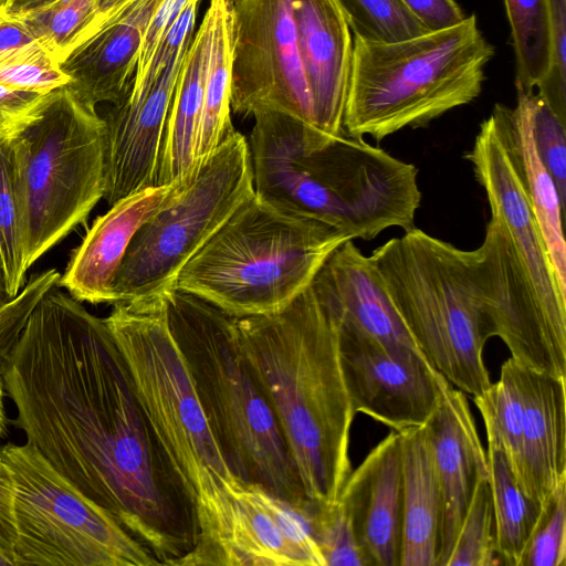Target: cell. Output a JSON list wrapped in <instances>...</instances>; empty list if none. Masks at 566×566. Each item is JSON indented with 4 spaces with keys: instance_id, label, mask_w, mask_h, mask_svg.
<instances>
[{
    "instance_id": "6da1fadb",
    "label": "cell",
    "mask_w": 566,
    "mask_h": 566,
    "mask_svg": "<svg viewBox=\"0 0 566 566\" xmlns=\"http://www.w3.org/2000/svg\"><path fill=\"white\" fill-rule=\"evenodd\" d=\"M2 371L27 442L160 565L177 566L197 544L196 499L156 437L104 318L55 283Z\"/></svg>"
},
{
    "instance_id": "7a4b0ae2",
    "label": "cell",
    "mask_w": 566,
    "mask_h": 566,
    "mask_svg": "<svg viewBox=\"0 0 566 566\" xmlns=\"http://www.w3.org/2000/svg\"><path fill=\"white\" fill-rule=\"evenodd\" d=\"M234 321L306 497L316 505L337 503L352 472L356 415L340 364L337 317L311 284L280 311Z\"/></svg>"
},
{
    "instance_id": "3957f363",
    "label": "cell",
    "mask_w": 566,
    "mask_h": 566,
    "mask_svg": "<svg viewBox=\"0 0 566 566\" xmlns=\"http://www.w3.org/2000/svg\"><path fill=\"white\" fill-rule=\"evenodd\" d=\"M166 304L170 332L228 470L305 514L313 503L243 353L234 317L176 289L166 293Z\"/></svg>"
},
{
    "instance_id": "277c9868",
    "label": "cell",
    "mask_w": 566,
    "mask_h": 566,
    "mask_svg": "<svg viewBox=\"0 0 566 566\" xmlns=\"http://www.w3.org/2000/svg\"><path fill=\"white\" fill-rule=\"evenodd\" d=\"M494 55L474 13L398 41L353 36L343 129L379 142L403 128L426 126L480 95Z\"/></svg>"
},
{
    "instance_id": "5b68a950",
    "label": "cell",
    "mask_w": 566,
    "mask_h": 566,
    "mask_svg": "<svg viewBox=\"0 0 566 566\" xmlns=\"http://www.w3.org/2000/svg\"><path fill=\"white\" fill-rule=\"evenodd\" d=\"M347 240L321 220L281 210L253 193L184 265L174 289L233 317L273 313L306 290Z\"/></svg>"
},
{
    "instance_id": "8992f818",
    "label": "cell",
    "mask_w": 566,
    "mask_h": 566,
    "mask_svg": "<svg viewBox=\"0 0 566 566\" xmlns=\"http://www.w3.org/2000/svg\"><path fill=\"white\" fill-rule=\"evenodd\" d=\"M405 327L430 364L472 397L491 379L483 349L493 337L470 251L416 227L370 255Z\"/></svg>"
},
{
    "instance_id": "52a82bcc",
    "label": "cell",
    "mask_w": 566,
    "mask_h": 566,
    "mask_svg": "<svg viewBox=\"0 0 566 566\" xmlns=\"http://www.w3.org/2000/svg\"><path fill=\"white\" fill-rule=\"evenodd\" d=\"M28 268L84 223L105 192V123L69 84L11 140Z\"/></svg>"
},
{
    "instance_id": "ba28073f",
    "label": "cell",
    "mask_w": 566,
    "mask_h": 566,
    "mask_svg": "<svg viewBox=\"0 0 566 566\" xmlns=\"http://www.w3.org/2000/svg\"><path fill=\"white\" fill-rule=\"evenodd\" d=\"M253 193L248 139L234 130L174 182L137 230L114 279V304L172 290L184 265Z\"/></svg>"
},
{
    "instance_id": "9c48e42d",
    "label": "cell",
    "mask_w": 566,
    "mask_h": 566,
    "mask_svg": "<svg viewBox=\"0 0 566 566\" xmlns=\"http://www.w3.org/2000/svg\"><path fill=\"white\" fill-rule=\"evenodd\" d=\"M14 496V566H157L154 554L29 442L0 446Z\"/></svg>"
},
{
    "instance_id": "30bf717a",
    "label": "cell",
    "mask_w": 566,
    "mask_h": 566,
    "mask_svg": "<svg viewBox=\"0 0 566 566\" xmlns=\"http://www.w3.org/2000/svg\"><path fill=\"white\" fill-rule=\"evenodd\" d=\"M104 318L137 399L174 468L196 499L205 472L232 476L212 438L167 318L166 293L117 302Z\"/></svg>"
},
{
    "instance_id": "8fae6325",
    "label": "cell",
    "mask_w": 566,
    "mask_h": 566,
    "mask_svg": "<svg viewBox=\"0 0 566 566\" xmlns=\"http://www.w3.org/2000/svg\"><path fill=\"white\" fill-rule=\"evenodd\" d=\"M198 539L178 566H325L304 513L264 488L205 473Z\"/></svg>"
},
{
    "instance_id": "7c38bea8",
    "label": "cell",
    "mask_w": 566,
    "mask_h": 566,
    "mask_svg": "<svg viewBox=\"0 0 566 566\" xmlns=\"http://www.w3.org/2000/svg\"><path fill=\"white\" fill-rule=\"evenodd\" d=\"M292 3L240 0L233 4L231 109L242 116L279 109L315 132Z\"/></svg>"
},
{
    "instance_id": "4fadbf2b",
    "label": "cell",
    "mask_w": 566,
    "mask_h": 566,
    "mask_svg": "<svg viewBox=\"0 0 566 566\" xmlns=\"http://www.w3.org/2000/svg\"><path fill=\"white\" fill-rule=\"evenodd\" d=\"M335 316L340 364L354 411L397 432L424 427L450 382L420 350L381 342Z\"/></svg>"
},
{
    "instance_id": "5bb4252c",
    "label": "cell",
    "mask_w": 566,
    "mask_h": 566,
    "mask_svg": "<svg viewBox=\"0 0 566 566\" xmlns=\"http://www.w3.org/2000/svg\"><path fill=\"white\" fill-rule=\"evenodd\" d=\"M189 48V46H188ZM188 48L147 87L130 90L113 104L105 123V192L108 206L157 186L166 122Z\"/></svg>"
},
{
    "instance_id": "9a60e30c",
    "label": "cell",
    "mask_w": 566,
    "mask_h": 566,
    "mask_svg": "<svg viewBox=\"0 0 566 566\" xmlns=\"http://www.w3.org/2000/svg\"><path fill=\"white\" fill-rule=\"evenodd\" d=\"M292 6L314 129L335 138L344 133L353 33L337 0H293Z\"/></svg>"
},
{
    "instance_id": "2e32d148",
    "label": "cell",
    "mask_w": 566,
    "mask_h": 566,
    "mask_svg": "<svg viewBox=\"0 0 566 566\" xmlns=\"http://www.w3.org/2000/svg\"><path fill=\"white\" fill-rule=\"evenodd\" d=\"M423 429L442 497L437 566H446L474 490L480 480L489 476L488 455L465 394L451 384Z\"/></svg>"
},
{
    "instance_id": "e0dca14e",
    "label": "cell",
    "mask_w": 566,
    "mask_h": 566,
    "mask_svg": "<svg viewBox=\"0 0 566 566\" xmlns=\"http://www.w3.org/2000/svg\"><path fill=\"white\" fill-rule=\"evenodd\" d=\"M370 566H399L402 525L400 434L392 430L350 472L338 501Z\"/></svg>"
},
{
    "instance_id": "ac0fdd59",
    "label": "cell",
    "mask_w": 566,
    "mask_h": 566,
    "mask_svg": "<svg viewBox=\"0 0 566 566\" xmlns=\"http://www.w3.org/2000/svg\"><path fill=\"white\" fill-rule=\"evenodd\" d=\"M161 0H130L61 63L87 103L117 104L130 90L144 34Z\"/></svg>"
},
{
    "instance_id": "d6986e66",
    "label": "cell",
    "mask_w": 566,
    "mask_h": 566,
    "mask_svg": "<svg viewBox=\"0 0 566 566\" xmlns=\"http://www.w3.org/2000/svg\"><path fill=\"white\" fill-rule=\"evenodd\" d=\"M172 186L148 187L109 206L74 250L59 285L78 302L114 304L113 283L127 248Z\"/></svg>"
},
{
    "instance_id": "ffe728a7",
    "label": "cell",
    "mask_w": 566,
    "mask_h": 566,
    "mask_svg": "<svg viewBox=\"0 0 566 566\" xmlns=\"http://www.w3.org/2000/svg\"><path fill=\"white\" fill-rule=\"evenodd\" d=\"M523 401L517 481L536 504L566 481V377L517 363Z\"/></svg>"
},
{
    "instance_id": "44dd1931",
    "label": "cell",
    "mask_w": 566,
    "mask_h": 566,
    "mask_svg": "<svg viewBox=\"0 0 566 566\" xmlns=\"http://www.w3.org/2000/svg\"><path fill=\"white\" fill-rule=\"evenodd\" d=\"M312 286L338 317L381 342L420 350L397 314L373 260L353 240L327 258Z\"/></svg>"
},
{
    "instance_id": "7402d4cb",
    "label": "cell",
    "mask_w": 566,
    "mask_h": 566,
    "mask_svg": "<svg viewBox=\"0 0 566 566\" xmlns=\"http://www.w3.org/2000/svg\"><path fill=\"white\" fill-rule=\"evenodd\" d=\"M532 92L516 88L515 107L497 103L490 116L535 214L557 282L566 292V243L563 232L565 205L536 149Z\"/></svg>"
},
{
    "instance_id": "603a6c76",
    "label": "cell",
    "mask_w": 566,
    "mask_h": 566,
    "mask_svg": "<svg viewBox=\"0 0 566 566\" xmlns=\"http://www.w3.org/2000/svg\"><path fill=\"white\" fill-rule=\"evenodd\" d=\"M399 434L402 479L399 566H437L442 497L431 449L423 427Z\"/></svg>"
},
{
    "instance_id": "cb8c5ba5",
    "label": "cell",
    "mask_w": 566,
    "mask_h": 566,
    "mask_svg": "<svg viewBox=\"0 0 566 566\" xmlns=\"http://www.w3.org/2000/svg\"><path fill=\"white\" fill-rule=\"evenodd\" d=\"M211 36L212 18L207 10L178 74L165 127L157 186L178 181L195 166V145L203 104Z\"/></svg>"
},
{
    "instance_id": "d4e9b609",
    "label": "cell",
    "mask_w": 566,
    "mask_h": 566,
    "mask_svg": "<svg viewBox=\"0 0 566 566\" xmlns=\"http://www.w3.org/2000/svg\"><path fill=\"white\" fill-rule=\"evenodd\" d=\"M231 0H210L212 36L203 104L195 145V165L208 157L235 129L231 122Z\"/></svg>"
},
{
    "instance_id": "484cf974",
    "label": "cell",
    "mask_w": 566,
    "mask_h": 566,
    "mask_svg": "<svg viewBox=\"0 0 566 566\" xmlns=\"http://www.w3.org/2000/svg\"><path fill=\"white\" fill-rule=\"evenodd\" d=\"M486 455L496 555L517 566L541 506L525 494L500 446L489 443Z\"/></svg>"
},
{
    "instance_id": "4316f807",
    "label": "cell",
    "mask_w": 566,
    "mask_h": 566,
    "mask_svg": "<svg viewBox=\"0 0 566 566\" xmlns=\"http://www.w3.org/2000/svg\"><path fill=\"white\" fill-rule=\"evenodd\" d=\"M515 55V88L536 91L552 65L547 0H503Z\"/></svg>"
},
{
    "instance_id": "83f0119b",
    "label": "cell",
    "mask_w": 566,
    "mask_h": 566,
    "mask_svg": "<svg viewBox=\"0 0 566 566\" xmlns=\"http://www.w3.org/2000/svg\"><path fill=\"white\" fill-rule=\"evenodd\" d=\"M488 434V443L502 448L516 476L522 450L523 401L517 380V361L507 358L500 378L480 395L472 397Z\"/></svg>"
},
{
    "instance_id": "f1b7e54d",
    "label": "cell",
    "mask_w": 566,
    "mask_h": 566,
    "mask_svg": "<svg viewBox=\"0 0 566 566\" xmlns=\"http://www.w3.org/2000/svg\"><path fill=\"white\" fill-rule=\"evenodd\" d=\"M34 40L61 63L95 33L96 0H56L20 15Z\"/></svg>"
},
{
    "instance_id": "f546056e",
    "label": "cell",
    "mask_w": 566,
    "mask_h": 566,
    "mask_svg": "<svg viewBox=\"0 0 566 566\" xmlns=\"http://www.w3.org/2000/svg\"><path fill=\"white\" fill-rule=\"evenodd\" d=\"M10 146L11 140L0 142V259L7 293L12 298L25 284L28 268L24 262Z\"/></svg>"
},
{
    "instance_id": "4dcf8cb0",
    "label": "cell",
    "mask_w": 566,
    "mask_h": 566,
    "mask_svg": "<svg viewBox=\"0 0 566 566\" xmlns=\"http://www.w3.org/2000/svg\"><path fill=\"white\" fill-rule=\"evenodd\" d=\"M494 513L489 476L478 483L446 566H493Z\"/></svg>"
},
{
    "instance_id": "1f68e13d",
    "label": "cell",
    "mask_w": 566,
    "mask_h": 566,
    "mask_svg": "<svg viewBox=\"0 0 566 566\" xmlns=\"http://www.w3.org/2000/svg\"><path fill=\"white\" fill-rule=\"evenodd\" d=\"M353 36L390 42L428 31L399 0H337Z\"/></svg>"
},
{
    "instance_id": "d6a6232c",
    "label": "cell",
    "mask_w": 566,
    "mask_h": 566,
    "mask_svg": "<svg viewBox=\"0 0 566 566\" xmlns=\"http://www.w3.org/2000/svg\"><path fill=\"white\" fill-rule=\"evenodd\" d=\"M566 481L544 501L517 566H565Z\"/></svg>"
},
{
    "instance_id": "836d02e7",
    "label": "cell",
    "mask_w": 566,
    "mask_h": 566,
    "mask_svg": "<svg viewBox=\"0 0 566 566\" xmlns=\"http://www.w3.org/2000/svg\"><path fill=\"white\" fill-rule=\"evenodd\" d=\"M306 517L325 566H370L339 502L333 505L314 504Z\"/></svg>"
},
{
    "instance_id": "e575fe53",
    "label": "cell",
    "mask_w": 566,
    "mask_h": 566,
    "mask_svg": "<svg viewBox=\"0 0 566 566\" xmlns=\"http://www.w3.org/2000/svg\"><path fill=\"white\" fill-rule=\"evenodd\" d=\"M69 83L60 63L36 41L0 55L1 85L48 94Z\"/></svg>"
},
{
    "instance_id": "d590c367",
    "label": "cell",
    "mask_w": 566,
    "mask_h": 566,
    "mask_svg": "<svg viewBox=\"0 0 566 566\" xmlns=\"http://www.w3.org/2000/svg\"><path fill=\"white\" fill-rule=\"evenodd\" d=\"M533 135L538 155L552 176L565 205L566 200V122L548 103L532 92Z\"/></svg>"
},
{
    "instance_id": "8d00e7d4",
    "label": "cell",
    "mask_w": 566,
    "mask_h": 566,
    "mask_svg": "<svg viewBox=\"0 0 566 566\" xmlns=\"http://www.w3.org/2000/svg\"><path fill=\"white\" fill-rule=\"evenodd\" d=\"M547 1L552 25V65L535 92L566 122V0Z\"/></svg>"
},
{
    "instance_id": "74e56055",
    "label": "cell",
    "mask_w": 566,
    "mask_h": 566,
    "mask_svg": "<svg viewBox=\"0 0 566 566\" xmlns=\"http://www.w3.org/2000/svg\"><path fill=\"white\" fill-rule=\"evenodd\" d=\"M200 0L192 1L159 40L144 73L133 82L132 88L147 87L161 70L178 57L190 44L193 36L197 10Z\"/></svg>"
},
{
    "instance_id": "f35d334b",
    "label": "cell",
    "mask_w": 566,
    "mask_h": 566,
    "mask_svg": "<svg viewBox=\"0 0 566 566\" xmlns=\"http://www.w3.org/2000/svg\"><path fill=\"white\" fill-rule=\"evenodd\" d=\"M48 94L0 84V142L14 139L32 123L39 116Z\"/></svg>"
},
{
    "instance_id": "ab89813d",
    "label": "cell",
    "mask_w": 566,
    "mask_h": 566,
    "mask_svg": "<svg viewBox=\"0 0 566 566\" xmlns=\"http://www.w3.org/2000/svg\"><path fill=\"white\" fill-rule=\"evenodd\" d=\"M195 0H161L146 28L134 81L144 73L159 40L182 11Z\"/></svg>"
},
{
    "instance_id": "60d3db41",
    "label": "cell",
    "mask_w": 566,
    "mask_h": 566,
    "mask_svg": "<svg viewBox=\"0 0 566 566\" xmlns=\"http://www.w3.org/2000/svg\"><path fill=\"white\" fill-rule=\"evenodd\" d=\"M13 481L11 472L0 455V565H13L15 523L13 511Z\"/></svg>"
},
{
    "instance_id": "b9f144b4",
    "label": "cell",
    "mask_w": 566,
    "mask_h": 566,
    "mask_svg": "<svg viewBox=\"0 0 566 566\" xmlns=\"http://www.w3.org/2000/svg\"><path fill=\"white\" fill-rule=\"evenodd\" d=\"M427 30L443 29L467 15L455 0H399Z\"/></svg>"
},
{
    "instance_id": "7bdbcfd3",
    "label": "cell",
    "mask_w": 566,
    "mask_h": 566,
    "mask_svg": "<svg viewBox=\"0 0 566 566\" xmlns=\"http://www.w3.org/2000/svg\"><path fill=\"white\" fill-rule=\"evenodd\" d=\"M35 42L20 15L0 12V55Z\"/></svg>"
},
{
    "instance_id": "ee69618b",
    "label": "cell",
    "mask_w": 566,
    "mask_h": 566,
    "mask_svg": "<svg viewBox=\"0 0 566 566\" xmlns=\"http://www.w3.org/2000/svg\"><path fill=\"white\" fill-rule=\"evenodd\" d=\"M129 1L130 0H96L97 19L95 23V32Z\"/></svg>"
},
{
    "instance_id": "f6af8a7d",
    "label": "cell",
    "mask_w": 566,
    "mask_h": 566,
    "mask_svg": "<svg viewBox=\"0 0 566 566\" xmlns=\"http://www.w3.org/2000/svg\"><path fill=\"white\" fill-rule=\"evenodd\" d=\"M56 0H9L6 12L13 15H22L46 7Z\"/></svg>"
},
{
    "instance_id": "bcb514c9",
    "label": "cell",
    "mask_w": 566,
    "mask_h": 566,
    "mask_svg": "<svg viewBox=\"0 0 566 566\" xmlns=\"http://www.w3.org/2000/svg\"><path fill=\"white\" fill-rule=\"evenodd\" d=\"M6 392L7 391H6L4 379H3L2 364L0 361V442L8 434L9 420L7 417L6 403H4Z\"/></svg>"
},
{
    "instance_id": "7dc6e473",
    "label": "cell",
    "mask_w": 566,
    "mask_h": 566,
    "mask_svg": "<svg viewBox=\"0 0 566 566\" xmlns=\"http://www.w3.org/2000/svg\"><path fill=\"white\" fill-rule=\"evenodd\" d=\"M9 300H10V297L7 293L3 268H2V262L0 259V305H2L3 303H6Z\"/></svg>"
},
{
    "instance_id": "c3c4849f",
    "label": "cell",
    "mask_w": 566,
    "mask_h": 566,
    "mask_svg": "<svg viewBox=\"0 0 566 566\" xmlns=\"http://www.w3.org/2000/svg\"><path fill=\"white\" fill-rule=\"evenodd\" d=\"M9 0H0V12L6 11Z\"/></svg>"
},
{
    "instance_id": "681fc988",
    "label": "cell",
    "mask_w": 566,
    "mask_h": 566,
    "mask_svg": "<svg viewBox=\"0 0 566 566\" xmlns=\"http://www.w3.org/2000/svg\"><path fill=\"white\" fill-rule=\"evenodd\" d=\"M240 0H231L232 4H235L237 2H239Z\"/></svg>"
}]
</instances>
